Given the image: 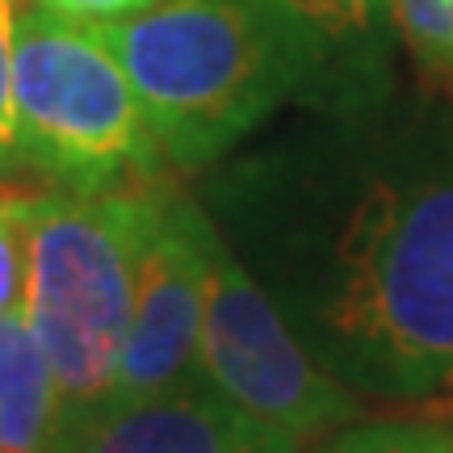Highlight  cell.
<instances>
[{"label": "cell", "mask_w": 453, "mask_h": 453, "mask_svg": "<svg viewBox=\"0 0 453 453\" xmlns=\"http://www.w3.org/2000/svg\"><path fill=\"white\" fill-rule=\"evenodd\" d=\"M164 185L30 197L21 315L64 411L105 403L127 344L139 257Z\"/></svg>", "instance_id": "3957f363"}, {"label": "cell", "mask_w": 453, "mask_h": 453, "mask_svg": "<svg viewBox=\"0 0 453 453\" xmlns=\"http://www.w3.org/2000/svg\"><path fill=\"white\" fill-rule=\"evenodd\" d=\"M395 34L428 81L453 59V0H390Z\"/></svg>", "instance_id": "30bf717a"}, {"label": "cell", "mask_w": 453, "mask_h": 453, "mask_svg": "<svg viewBox=\"0 0 453 453\" xmlns=\"http://www.w3.org/2000/svg\"><path fill=\"white\" fill-rule=\"evenodd\" d=\"M50 453H298V441L248 420L206 378L147 399L64 411Z\"/></svg>", "instance_id": "52a82bcc"}, {"label": "cell", "mask_w": 453, "mask_h": 453, "mask_svg": "<svg viewBox=\"0 0 453 453\" xmlns=\"http://www.w3.org/2000/svg\"><path fill=\"white\" fill-rule=\"evenodd\" d=\"M64 399L26 315H0V453H50Z\"/></svg>", "instance_id": "ba28073f"}, {"label": "cell", "mask_w": 453, "mask_h": 453, "mask_svg": "<svg viewBox=\"0 0 453 453\" xmlns=\"http://www.w3.org/2000/svg\"><path fill=\"white\" fill-rule=\"evenodd\" d=\"M324 327L340 365L382 395L453 382V164L382 177L332 248Z\"/></svg>", "instance_id": "7a4b0ae2"}, {"label": "cell", "mask_w": 453, "mask_h": 453, "mask_svg": "<svg viewBox=\"0 0 453 453\" xmlns=\"http://www.w3.org/2000/svg\"><path fill=\"white\" fill-rule=\"evenodd\" d=\"M324 55L327 81L370 84L387 64L390 0H277Z\"/></svg>", "instance_id": "9c48e42d"}, {"label": "cell", "mask_w": 453, "mask_h": 453, "mask_svg": "<svg viewBox=\"0 0 453 453\" xmlns=\"http://www.w3.org/2000/svg\"><path fill=\"white\" fill-rule=\"evenodd\" d=\"M88 30L127 72L177 168L219 160L286 97L327 81L324 55L277 0H160Z\"/></svg>", "instance_id": "6da1fadb"}, {"label": "cell", "mask_w": 453, "mask_h": 453, "mask_svg": "<svg viewBox=\"0 0 453 453\" xmlns=\"http://www.w3.org/2000/svg\"><path fill=\"white\" fill-rule=\"evenodd\" d=\"M219 235L189 197L160 189L110 399H147L202 378V319Z\"/></svg>", "instance_id": "8992f818"}, {"label": "cell", "mask_w": 453, "mask_h": 453, "mask_svg": "<svg viewBox=\"0 0 453 453\" xmlns=\"http://www.w3.org/2000/svg\"><path fill=\"white\" fill-rule=\"evenodd\" d=\"M197 361L202 378L226 403L298 445L361 411L353 390L315 365V357L290 336L277 307L223 243L214 252Z\"/></svg>", "instance_id": "5b68a950"}, {"label": "cell", "mask_w": 453, "mask_h": 453, "mask_svg": "<svg viewBox=\"0 0 453 453\" xmlns=\"http://www.w3.org/2000/svg\"><path fill=\"white\" fill-rule=\"evenodd\" d=\"M13 113L21 164L64 194L156 185L164 156L143 105L88 26L38 4L17 13Z\"/></svg>", "instance_id": "277c9868"}, {"label": "cell", "mask_w": 453, "mask_h": 453, "mask_svg": "<svg viewBox=\"0 0 453 453\" xmlns=\"http://www.w3.org/2000/svg\"><path fill=\"white\" fill-rule=\"evenodd\" d=\"M17 0H0V173L21 164L17 151V113H13V34H17Z\"/></svg>", "instance_id": "4fadbf2b"}, {"label": "cell", "mask_w": 453, "mask_h": 453, "mask_svg": "<svg viewBox=\"0 0 453 453\" xmlns=\"http://www.w3.org/2000/svg\"><path fill=\"white\" fill-rule=\"evenodd\" d=\"M26 211L30 197L0 185V315H17L26 298Z\"/></svg>", "instance_id": "7c38bea8"}, {"label": "cell", "mask_w": 453, "mask_h": 453, "mask_svg": "<svg viewBox=\"0 0 453 453\" xmlns=\"http://www.w3.org/2000/svg\"><path fill=\"white\" fill-rule=\"evenodd\" d=\"M324 453H453V428L433 420H378L357 424Z\"/></svg>", "instance_id": "8fae6325"}, {"label": "cell", "mask_w": 453, "mask_h": 453, "mask_svg": "<svg viewBox=\"0 0 453 453\" xmlns=\"http://www.w3.org/2000/svg\"><path fill=\"white\" fill-rule=\"evenodd\" d=\"M34 4L76 26H110V21H127L156 9L160 0H34Z\"/></svg>", "instance_id": "5bb4252c"}, {"label": "cell", "mask_w": 453, "mask_h": 453, "mask_svg": "<svg viewBox=\"0 0 453 453\" xmlns=\"http://www.w3.org/2000/svg\"><path fill=\"white\" fill-rule=\"evenodd\" d=\"M433 84H437V88H445V93H449V97H453V59H449V64H445V67H441V76H437V81H433Z\"/></svg>", "instance_id": "9a60e30c"}]
</instances>
